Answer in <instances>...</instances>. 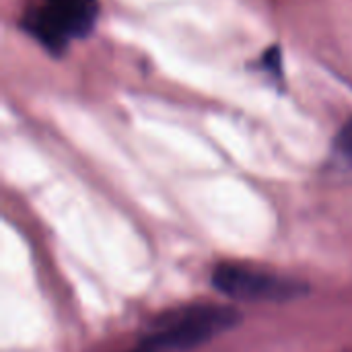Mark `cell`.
Returning a JSON list of instances; mask_svg holds the SVG:
<instances>
[{
  "label": "cell",
  "instance_id": "cell-1",
  "mask_svg": "<svg viewBox=\"0 0 352 352\" xmlns=\"http://www.w3.org/2000/svg\"><path fill=\"white\" fill-rule=\"evenodd\" d=\"M241 314L231 305L196 303L161 314L146 326L142 342L169 352H188L233 330Z\"/></svg>",
  "mask_w": 352,
  "mask_h": 352
},
{
  "label": "cell",
  "instance_id": "cell-2",
  "mask_svg": "<svg viewBox=\"0 0 352 352\" xmlns=\"http://www.w3.org/2000/svg\"><path fill=\"white\" fill-rule=\"evenodd\" d=\"M212 285L227 299L245 303H287L309 293V287L297 278L235 262L219 264L212 272Z\"/></svg>",
  "mask_w": 352,
  "mask_h": 352
},
{
  "label": "cell",
  "instance_id": "cell-3",
  "mask_svg": "<svg viewBox=\"0 0 352 352\" xmlns=\"http://www.w3.org/2000/svg\"><path fill=\"white\" fill-rule=\"evenodd\" d=\"M97 0H45L25 19V29L52 54H60L70 39L91 33L97 21Z\"/></svg>",
  "mask_w": 352,
  "mask_h": 352
},
{
  "label": "cell",
  "instance_id": "cell-4",
  "mask_svg": "<svg viewBox=\"0 0 352 352\" xmlns=\"http://www.w3.org/2000/svg\"><path fill=\"white\" fill-rule=\"evenodd\" d=\"M334 148L338 153V157L352 167V118L340 128L338 136H336V142H334Z\"/></svg>",
  "mask_w": 352,
  "mask_h": 352
},
{
  "label": "cell",
  "instance_id": "cell-5",
  "mask_svg": "<svg viewBox=\"0 0 352 352\" xmlns=\"http://www.w3.org/2000/svg\"><path fill=\"white\" fill-rule=\"evenodd\" d=\"M264 66L268 68V70H272V74L274 76H280V72H283V56H280V52L274 47V50H270L266 56H264Z\"/></svg>",
  "mask_w": 352,
  "mask_h": 352
},
{
  "label": "cell",
  "instance_id": "cell-6",
  "mask_svg": "<svg viewBox=\"0 0 352 352\" xmlns=\"http://www.w3.org/2000/svg\"><path fill=\"white\" fill-rule=\"evenodd\" d=\"M130 352H169L165 349H159V346H153V344H146V342H140V346H136L134 351Z\"/></svg>",
  "mask_w": 352,
  "mask_h": 352
}]
</instances>
